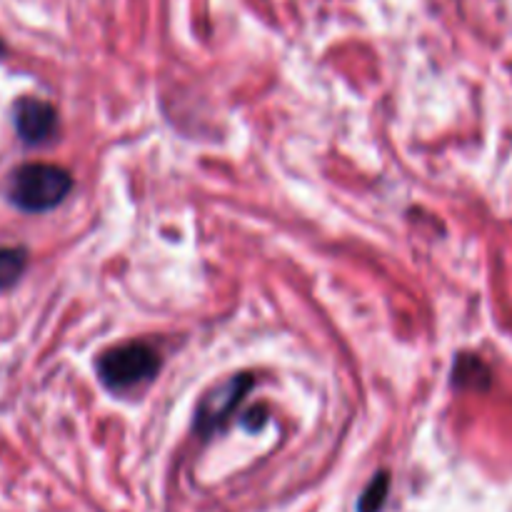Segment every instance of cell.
Instances as JSON below:
<instances>
[{"mask_svg":"<svg viewBox=\"0 0 512 512\" xmlns=\"http://www.w3.org/2000/svg\"><path fill=\"white\" fill-rule=\"evenodd\" d=\"M73 190V178L65 168L53 163H28L10 178L8 198L25 213H45L63 203Z\"/></svg>","mask_w":512,"mask_h":512,"instance_id":"6da1fadb","label":"cell"},{"mask_svg":"<svg viewBox=\"0 0 512 512\" xmlns=\"http://www.w3.org/2000/svg\"><path fill=\"white\" fill-rule=\"evenodd\" d=\"M160 370L158 350L143 340L115 345L105 350L98 360V375L105 388L110 390H133L138 385L150 383Z\"/></svg>","mask_w":512,"mask_h":512,"instance_id":"7a4b0ae2","label":"cell"},{"mask_svg":"<svg viewBox=\"0 0 512 512\" xmlns=\"http://www.w3.org/2000/svg\"><path fill=\"white\" fill-rule=\"evenodd\" d=\"M253 388V378L250 375H235L228 378L225 383L215 385L200 403L198 415H195V425H198L200 435H210L215 430L223 428L235 413L240 403H243L245 393Z\"/></svg>","mask_w":512,"mask_h":512,"instance_id":"3957f363","label":"cell"},{"mask_svg":"<svg viewBox=\"0 0 512 512\" xmlns=\"http://www.w3.org/2000/svg\"><path fill=\"white\" fill-rule=\"evenodd\" d=\"M55 128H58V115L48 100L20 98L15 103V130L23 138V143H45V140L53 138Z\"/></svg>","mask_w":512,"mask_h":512,"instance_id":"277c9868","label":"cell"},{"mask_svg":"<svg viewBox=\"0 0 512 512\" xmlns=\"http://www.w3.org/2000/svg\"><path fill=\"white\" fill-rule=\"evenodd\" d=\"M28 265V253L23 248H0V290L18 283Z\"/></svg>","mask_w":512,"mask_h":512,"instance_id":"5b68a950","label":"cell"},{"mask_svg":"<svg viewBox=\"0 0 512 512\" xmlns=\"http://www.w3.org/2000/svg\"><path fill=\"white\" fill-rule=\"evenodd\" d=\"M388 490H390V475L378 473L373 480L368 483V488L363 490L358 500V512H380L383 510L385 500H388Z\"/></svg>","mask_w":512,"mask_h":512,"instance_id":"8992f818","label":"cell"},{"mask_svg":"<svg viewBox=\"0 0 512 512\" xmlns=\"http://www.w3.org/2000/svg\"><path fill=\"white\" fill-rule=\"evenodd\" d=\"M3 50H5V45H3V40H0V53H3Z\"/></svg>","mask_w":512,"mask_h":512,"instance_id":"52a82bcc","label":"cell"}]
</instances>
